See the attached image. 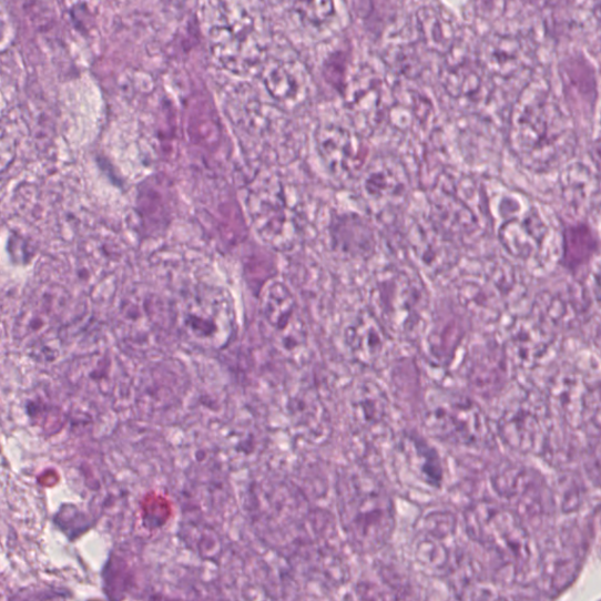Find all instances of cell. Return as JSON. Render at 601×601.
Returning a JSON list of instances; mask_svg holds the SVG:
<instances>
[{
  "label": "cell",
  "mask_w": 601,
  "mask_h": 601,
  "mask_svg": "<svg viewBox=\"0 0 601 601\" xmlns=\"http://www.w3.org/2000/svg\"><path fill=\"white\" fill-rule=\"evenodd\" d=\"M491 488L520 518L540 520L556 509V495L542 475L518 464H502L491 475Z\"/></svg>",
  "instance_id": "52a82bcc"
},
{
  "label": "cell",
  "mask_w": 601,
  "mask_h": 601,
  "mask_svg": "<svg viewBox=\"0 0 601 601\" xmlns=\"http://www.w3.org/2000/svg\"><path fill=\"white\" fill-rule=\"evenodd\" d=\"M177 318L185 336L200 347H225L235 330L236 316L232 295L217 286H200L184 296Z\"/></svg>",
  "instance_id": "277c9868"
},
{
  "label": "cell",
  "mask_w": 601,
  "mask_h": 601,
  "mask_svg": "<svg viewBox=\"0 0 601 601\" xmlns=\"http://www.w3.org/2000/svg\"><path fill=\"white\" fill-rule=\"evenodd\" d=\"M399 452L406 468L419 483L435 490L444 487V459L425 438L415 432L405 434L399 440Z\"/></svg>",
  "instance_id": "7c38bea8"
},
{
  "label": "cell",
  "mask_w": 601,
  "mask_h": 601,
  "mask_svg": "<svg viewBox=\"0 0 601 601\" xmlns=\"http://www.w3.org/2000/svg\"><path fill=\"white\" fill-rule=\"evenodd\" d=\"M262 309L275 345L287 355L307 347L308 334L296 299L283 283H272L264 291Z\"/></svg>",
  "instance_id": "9c48e42d"
},
{
  "label": "cell",
  "mask_w": 601,
  "mask_h": 601,
  "mask_svg": "<svg viewBox=\"0 0 601 601\" xmlns=\"http://www.w3.org/2000/svg\"><path fill=\"white\" fill-rule=\"evenodd\" d=\"M497 431L505 445L516 452L544 455L553 431L548 398L524 387L515 390L500 411Z\"/></svg>",
  "instance_id": "5b68a950"
},
{
  "label": "cell",
  "mask_w": 601,
  "mask_h": 601,
  "mask_svg": "<svg viewBox=\"0 0 601 601\" xmlns=\"http://www.w3.org/2000/svg\"><path fill=\"white\" fill-rule=\"evenodd\" d=\"M507 358L497 352L477 356L468 369V385L473 394L483 398L497 396L509 385Z\"/></svg>",
  "instance_id": "9a60e30c"
},
{
  "label": "cell",
  "mask_w": 601,
  "mask_h": 601,
  "mask_svg": "<svg viewBox=\"0 0 601 601\" xmlns=\"http://www.w3.org/2000/svg\"><path fill=\"white\" fill-rule=\"evenodd\" d=\"M264 82L269 94L278 103H295L299 93V83L289 65L274 62L269 64L264 73Z\"/></svg>",
  "instance_id": "e0dca14e"
},
{
  "label": "cell",
  "mask_w": 601,
  "mask_h": 601,
  "mask_svg": "<svg viewBox=\"0 0 601 601\" xmlns=\"http://www.w3.org/2000/svg\"><path fill=\"white\" fill-rule=\"evenodd\" d=\"M422 422L425 429L444 444L467 449L495 446L486 411L465 394L430 389L424 399Z\"/></svg>",
  "instance_id": "3957f363"
},
{
  "label": "cell",
  "mask_w": 601,
  "mask_h": 601,
  "mask_svg": "<svg viewBox=\"0 0 601 601\" xmlns=\"http://www.w3.org/2000/svg\"><path fill=\"white\" fill-rule=\"evenodd\" d=\"M457 518L448 511H434L420 519L412 544L418 566L448 578L468 554L457 544Z\"/></svg>",
  "instance_id": "ba28073f"
},
{
  "label": "cell",
  "mask_w": 601,
  "mask_h": 601,
  "mask_svg": "<svg viewBox=\"0 0 601 601\" xmlns=\"http://www.w3.org/2000/svg\"><path fill=\"white\" fill-rule=\"evenodd\" d=\"M346 346L358 364L376 367L386 353L383 333L366 316L358 317L346 332Z\"/></svg>",
  "instance_id": "2e32d148"
},
{
  "label": "cell",
  "mask_w": 601,
  "mask_h": 601,
  "mask_svg": "<svg viewBox=\"0 0 601 601\" xmlns=\"http://www.w3.org/2000/svg\"><path fill=\"white\" fill-rule=\"evenodd\" d=\"M340 524L352 548L360 554L384 550L396 528L394 499L370 471L352 468L337 485Z\"/></svg>",
  "instance_id": "6da1fadb"
},
{
  "label": "cell",
  "mask_w": 601,
  "mask_h": 601,
  "mask_svg": "<svg viewBox=\"0 0 601 601\" xmlns=\"http://www.w3.org/2000/svg\"><path fill=\"white\" fill-rule=\"evenodd\" d=\"M572 532H563L558 539L554 538L540 560L542 582L549 593H562L574 582L583 567L584 547L578 543Z\"/></svg>",
  "instance_id": "8fae6325"
},
{
  "label": "cell",
  "mask_w": 601,
  "mask_h": 601,
  "mask_svg": "<svg viewBox=\"0 0 601 601\" xmlns=\"http://www.w3.org/2000/svg\"><path fill=\"white\" fill-rule=\"evenodd\" d=\"M316 145L325 165L336 175H352L363 164L352 134L336 125H325L316 132Z\"/></svg>",
  "instance_id": "5bb4252c"
},
{
  "label": "cell",
  "mask_w": 601,
  "mask_h": 601,
  "mask_svg": "<svg viewBox=\"0 0 601 601\" xmlns=\"http://www.w3.org/2000/svg\"><path fill=\"white\" fill-rule=\"evenodd\" d=\"M247 210L253 228L268 247L286 252L296 245L297 217L278 179L257 177L248 192Z\"/></svg>",
  "instance_id": "8992f818"
},
{
  "label": "cell",
  "mask_w": 601,
  "mask_h": 601,
  "mask_svg": "<svg viewBox=\"0 0 601 601\" xmlns=\"http://www.w3.org/2000/svg\"><path fill=\"white\" fill-rule=\"evenodd\" d=\"M349 405L350 416L358 431L371 434L387 428L390 416L389 398L373 380H364L357 385Z\"/></svg>",
  "instance_id": "4fadbf2b"
},
{
  "label": "cell",
  "mask_w": 601,
  "mask_h": 601,
  "mask_svg": "<svg viewBox=\"0 0 601 601\" xmlns=\"http://www.w3.org/2000/svg\"><path fill=\"white\" fill-rule=\"evenodd\" d=\"M549 405L562 415L567 425L575 428L588 420L599 419V389L590 388L578 374L558 375L550 386Z\"/></svg>",
  "instance_id": "30bf717a"
},
{
  "label": "cell",
  "mask_w": 601,
  "mask_h": 601,
  "mask_svg": "<svg viewBox=\"0 0 601 601\" xmlns=\"http://www.w3.org/2000/svg\"><path fill=\"white\" fill-rule=\"evenodd\" d=\"M297 14L312 24H323L334 13V0H289Z\"/></svg>",
  "instance_id": "ac0fdd59"
},
{
  "label": "cell",
  "mask_w": 601,
  "mask_h": 601,
  "mask_svg": "<svg viewBox=\"0 0 601 601\" xmlns=\"http://www.w3.org/2000/svg\"><path fill=\"white\" fill-rule=\"evenodd\" d=\"M465 529L485 549L505 578H526L531 569L532 540L524 520L506 506L479 500L465 511Z\"/></svg>",
  "instance_id": "7a4b0ae2"
}]
</instances>
